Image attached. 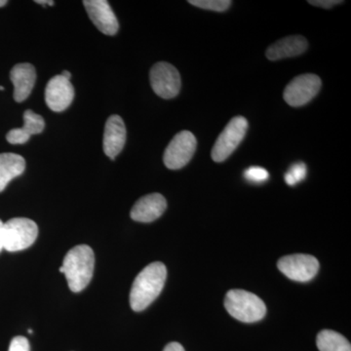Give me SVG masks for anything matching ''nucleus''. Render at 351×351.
Masks as SVG:
<instances>
[{"instance_id":"1","label":"nucleus","mask_w":351,"mask_h":351,"mask_svg":"<svg viewBox=\"0 0 351 351\" xmlns=\"http://www.w3.org/2000/svg\"><path fill=\"white\" fill-rule=\"evenodd\" d=\"M167 269L161 262L149 263L136 277L130 292V306L134 311H145L160 295L165 285Z\"/></svg>"},{"instance_id":"2","label":"nucleus","mask_w":351,"mask_h":351,"mask_svg":"<svg viewBox=\"0 0 351 351\" xmlns=\"http://www.w3.org/2000/svg\"><path fill=\"white\" fill-rule=\"evenodd\" d=\"M62 267L71 291L73 293L82 292L93 277L94 252L88 245L73 247L64 257Z\"/></svg>"},{"instance_id":"3","label":"nucleus","mask_w":351,"mask_h":351,"mask_svg":"<svg viewBox=\"0 0 351 351\" xmlns=\"http://www.w3.org/2000/svg\"><path fill=\"white\" fill-rule=\"evenodd\" d=\"M225 306L235 319L244 323L262 320L267 313V306L262 299L244 290H230L226 295Z\"/></svg>"},{"instance_id":"4","label":"nucleus","mask_w":351,"mask_h":351,"mask_svg":"<svg viewBox=\"0 0 351 351\" xmlns=\"http://www.w3.org/2000/svg\"><path fill=\"white\" fill-rule=\"evenodd\" d=\"M38 235V225L27 218H14L4 223V250H25L36 242Z\"/></svg>"},{"instance_id":"5","label":"nucleus","mask_w":351,"mask_h":351,"mask_svg":"<svg viewBox=\"0 0 351 351\" xmlns=\"http://www.w3.org/2000/svg\"><path fill=\"white\" fill-rule=\"evenodd\" d=\"M247 129L248 121L243 117H234L228 122L212 149L211 156L215 162H223L232 156L243 141Z\"/></svg>"},{"instance_id":"6","label":"nucleus","mask_w":351,"mask_h":351,"mask_svg":"<svg viewBox=\"0 0 351 351\" xmlns=\"http://www.w3.org/2000/svg\"><path fill=\"white\" fill-rule=\"evenodd\" d=\"M196 138L191 132L182 131L171 141L164 152L163 161L171 170L184 168L193 158L196 151Z\"/></svg>"},{"instance_id":"7","label":"nucleus","mask_w":351,"mask_h":351,"mask_svg":"<svg viewBox=\"0 0 351 351\" xmlns=\"http://www.w3.org/2000/svg\"><path fill=\"white\" fill-rule=\"evenodd\" d=\"M277 267L291 280L307 282L317 274L319 262L313 256L295 254L281 258L277 263Z\"/></svg>"},{"instance_id":"8","label":"nucleus","mask_w":351,"mask_h":351,"mask_svg":"<svg viewBox=\"0 0 351 351\" xmlns=\"http://www.w3.org/2000/svg\"><path fill=\"white\" fill-rule=\"evenodd\" d=\"M321 80L313 73H306L295 77L284 90V100L291 107H302L309 103L320 91Z\"/></svg>"},{"instance_id":"9","label":"nucleus","mask_w":351,"mask_h":351,"mask_svg":"<svg viewBox=\"0 0 351 351\" xmlns=\"http://www.w3.org/2000/svg\"><path fill=\"white\" fill-rule=\"evenodd\" d=\"M149 80L152 90L160 98H175L181 90L182 82L179 71L174 66L166 62H160L152 66Z\"/></svg>"},{"instance_id":"10","label":"nucleus","mask_w":351,"mask_h":351,"mask_svg":"<svg viewBox=\"0 0 351 351\" xmlns=\"http://www.w3.org/2000/svg\"><path fill=\"white\" fill-rule=\"evenodd\" d=\"M75 90L71 80L59 75L51 78L45 89V101L51 110L64 112L73 103Z\"/></svg>"},{"instance_id":"11","label":"nucleus","mask_w":351,"mask_h":351,"mask_svg":"<svg viewBox=\"0 0 351 351\" xmlns=\"http://www.w3.org/2000/svg\"><path fill=\"white\" fill-rule=\"evenodd\" d=\"M83 4L99 31L107 36H114L119 32V21L107 0H85Z\"/></svg>"},{"instance_id":"12","label":"nucleus","mask_w":351,"mask_h":351,"mask_svg":"<svg viewBox=\"0 0 351 351\" xmlns=\"http://www.w3.org/2000/svg\"><path fill=\"white\" fill-rule=\"evenodd\" d=\"M126 127L119 115L108 117L104 133L103 149L106 156L114 159L123 149L126 143Z\"/></svg>"},{"instance_id":"13","label":"nucleus","mask_w":351,"mask_h":351,"mask_svg":"<svg viewBox=\"0 0 351 351\" xmlns=\"http://www.w3.org/2000/svg\"><path fill=\"white\" fill-rule=\"evenodd\" d=\"M167 208L165 197L160 193H152L140 198L132 208V219L140 223H152L160 218Z\"/></svg>"},{"instance_id":"14","label":"nucleus","mask_w":351,"mask_h":351,"mask_svg":"<svg viewBox=\"0 0 351 351\" xmlns=\"http://www.w3.org/2000/svg\"><path fill=\"white\" fill-rule=\"evenodd\" d=\"M10 80L14 85V99L18 103L27 100L36 84V69L31 64H18L10 73Z\"/></svg>"},{"instance_id":"15","label":"nucleus","mask_w":351,"mask_h":351,"mask_svg":"<svg viewBox=\"0 0 351 351\" xmlns=\"http://www.w3.org/2000/svg\"><path fill=\"white\" fill-rule=\"evenodd\" d=\"M307 40L302 36H291L280 39L267 48L265 55L270 61L299 56L307 49Z\"/></svg>"},{"instance_id":"16","label":"nucleus","mask_w":351,"mask_h":351,"mask_svg":"<svg viewBox=\"0 0 351 351\" xmlns=\"http://www.w3.org/2000/svg\"><path fill=\"white\" fill-rule=\"evenodd\" d=\"M45 127L43 117L36 114L32 110H25L24 113V126L9 131L6 135L7 142L12 145H22L29 140L32 135L41 133Z\"/></svg>"},{"instance_id":"17","label":"nucleus","mask_w":351,"mask_h":351,"mask_svg":"<svg viewBox=\"0 0 351 351\" xmlns=\"http://www.w3.org/2000/svg\"><path fill=\"white\" fill-rule=\"evenodd\" d=\"M25 169L24 157L11 152L0 154V193L13 179L22 175Z\"/></svg>"},{"instance_id":"18","label":"nucleus","mask_w":351,"mask_h":351,"mask_svg":"<svg viewBox=\"0 0 351 351\" xmlns=\"http://www.w3.org/2000/svg\"><path fill=\"white\" fill-rule=\"evenodd\" d=\"M316 345L320 351H351L350 341L332 330H323L318 334Z\"/></svg>"},{"instance_id":"19","label":"nucleus","mask_w":351,"mask_h":351,"mask_svg":"<svg viewBox=\"0 0 351 351\" xmlns=\"http://www.w3.org/2000/svg\"><path fill=\"white\" fill-rule=\"evenodd\" d=\"M189 3L198 8L216 12H223L232 5V1L230 0H189Z\"/></svg>"},{"instance_id":"20","label":"nucleus","mask_w":351,"mask_h":351,"mask_svg":"<svg viewBox=\"0 0 351 351\" xmlns=\"http://www.w3.org/2000/svg\"><path fill=\"white\" fill-rule=\"evenodd\" d=\"M306 166L304 163H295L289 170L284 179H285L286 184L289 186H295L306 178Z\"/></svg>"},{"instance_id":"21","label":"nucleus","mask_w":351,"mask_h":351,"mask_svg":"<svg viewBox=\"0 0 351 351\" xmlns=\"http://www.w3.org/2000/svg\"><path fill=\"white\" fill-rule=\"evenodd\" d=\"M244 177L247 181L261 184L267 181L269 178V172L263 167H250L244 172Z\"/></svg>"},{"instance_id":"22","label":"nucleus","mask_w":351,"mask_h":351,"mask_svg":"<svg viewBox=\"0 0 351 351\" xmlns=\"http://www.w3.org/2000/svg\"><path fill=\"white\" fill-rule=\"evenodd\" d=\"M8 351H31L29 341L25 337H15L11 341Z\"/></svg>"},{"instance_id":"23","label":"nucleus","mask_w":351,"mask_h":351,"mask_svg":"<svg viewBox=\"0 0 351 351\" xmlns=\"http://www.w3.org/2000/svg\"><path fill=\"white\" fill-rule=\"evenodd\" d=\"M308 3L313 6L321 7V8L329 9L343 3V1H339V0H314L313 1V0H311Z\"/></svg>"},{"instance_id":"24","label":"nucleus","mask_w":351,"mask_h":351,"mask_svg":"<svg viewBox=\"0 0 351 351\" xmlns=\"http://www.w3.org/2000/svg\"><path fill=\"white\" fill-rule=\"evenodd\" d=\"M163 351H184V348H182L181 343L173 341V343H168Z\"/></svg>"},{"instance_id":"25","label":"nucleus","mask_w":351,"mask_h":351,"mask_svg":"<svg viewBox=\"0 0 351 351\" xmlns=\"http://www.w3.org/2000/svg\"><path fill=\"white\" fill-rule=\"evenodd\" d=\"M3 228H4V223L0 219V252L3 250Z\"/></svg>"},{"instance_id":"26","label":"nucleus","mask_w":351,"mask_h":351,"mask_svg":"<svg viewBox=\"0 0 351 351\" xmlns=\"http://www.w3.org/2000/svg\"><path fill=\"white\" fill-rule=\"evenodd\" d=\"M36 3H39V4H47V5H50V6H53L54 5V1H49V0H45V1H44V0H38V1H36Z\"/></svg>"},{"instance_id":"27","label":"nucleus","mask_w":351,"mask_h":351,"mask_svg":"<svg viewBox=\"0 0 351 351\" xmlns=\"http://www.w3.org/2000/svg\"><path fill=\"white\" fill-rule=\"evenodd\" d=\"M61 75H63L64 78H66V80H71V73H69V71H64Z\"/></svg>"},{"instance_id":"28","label":"nucleus","mask_w":351,"mask_h":351,"mask_svg":"<svg viewBox=\"0 0 351 351\" xmlns=\"http://www.w3.org/2000/svg\"><path fill=\"white\" fill-rule=\"evenodd\" d=\"M7 4L6 0H0V7L5 6Z\"/></svg>"},{"instance_id":"29","label":"nucleus","mask_w":351,"mask_h":351,"mask_svg":"<svg viewBox=\"0 0 351 351\" xmlns=\"http://www.w3.org/2000/svg\"><path fill=\"white\" fill-rule=\"evenodd\" d=\"M60 272H61V274H64V269H63V267H60Z\"/></svg>"},{"instance_id":"30","label":"nucleus","mask_w":351,"mask_h":351,"mask_svg":"<svg viewBox=\"0 0 351 351\" xmlns=\"http://www.w3.org/2000/svg\"><path fill=\"white\" fill-rule=\"evenodd\" d=\"M0 90H1V91H3L4 87L0 86Z\"/></svg>"},{"instance_id":"31","label":"nucleus","mask_w":351,"mask_h":351,"mask_svg":"<svg viewBox=\"0 0 351 351\" xmlns=\"http://www.w3.org/2000/svg\"><path fill=\"white\" fill-rule=\"evenodd\" d=\"M29 334H32V330L29 329Z\"/></svg>"}]
</instances>
